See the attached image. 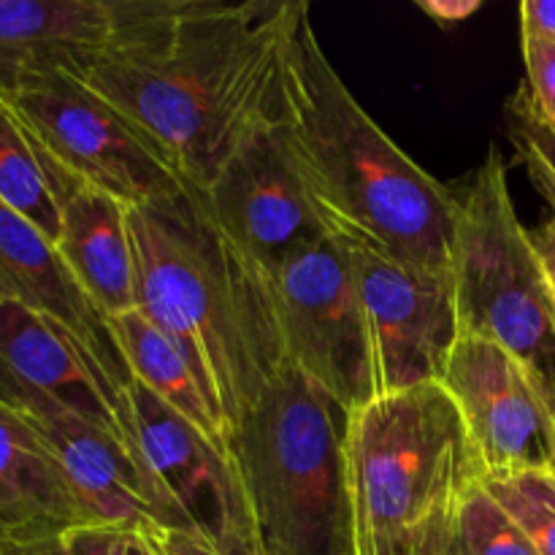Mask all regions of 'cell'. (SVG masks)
Listing matches in <instances>:
<instances>
[{
  "instance_id": "cell-1",
  "label": "cell",
  "mask_w": 555,
  "mask_h": 555,
  "mask_svg": "<svg viewBox=\"0 0 555 555\" xmlns=\"http://www.w3.org/2000/svg\"><path fill=\"white\" fill-rule=\"evenodd\" d=\"M298 0H128L79 79L206 190L271 114Z\"/></svg>"
},
{
  "instance_id": "cell-2",
  "label": "cell",
  "mask_w": 555,
  "mask_h": 555,
  "mask_svg": "<svg viewBox=\"0 0 555 555\" xmlns=\"http://www.w3.org/2000/svg\"><path fill=\"white\" fill-rule=\"evenodd\" d=\"M271 119L331 236H361L404 263L450 274L459 195L423 171L331 65L298 0Z\"/></svg>"
},
{
  "instance_id": "cell-3",
  "label": "cell",
  "mask_w": 555,
  "mask_h": 555,
  "mask_svg": "<svg viewBox=\"0 0 555 555\" xmlns=\"http://www.w3.org/2000/svg\"><path fill=\"white\" fill-rule=\"evenodd\" d=\"M128 233L135 309L184 352L233 437L287 366L274 282L228 242L195 184L128 209Z\"/></svg>"
},
{
  "instance_id": "cell-4",
  "label": "cell",
  "mask_w": 555,
  "mask_h": 555,
  "mask_svg": "<svg viewBox=\"0 0 555 555\" xmlns=\"http://www.w3.org/2000/svg\"><path fill=\"white\" fill-rule=\"evenodd\" d=\"M480 482L464 421L442 385L377 396L347 415L350 555H383L453 513Z\"/></svg>"
},
{
  "instance_id": "cell-5",
  "label": "cell",
  "mask_w": 555,
  "mask_h": 555,
  "mask_svg": "<svg viewBox=\"0 0 555 555\" xmlns=\"http://www.w3.org/2000/svg\"><path fill=\"white\" fill-rule=\"evenodd\" d=\"M347 415L285 366L231 437L255 534L287 555H350Z\"/></svg>"
},
{
  "instance_id": "cell-6",
  "label": "cell",
  "mask_w": 555,
  "mask_h": 555,
  "mask_svg": "<svg viewBox=\"0 0 555 555\" xmlns=\"http://www.w3.org/2000/svg\"><path fill=\"white\" fill-rule=\"evenodd\" d=\"M450 276L461 336L496 341L518 358L555 410V296L496 146L459 198Z\"/></svg>"
},
{
  "instance_id": "cell-7",
  "label": "cell",
  "mask_w": 555,
  "mask_h": 555,
  "mask_svg": "<svg viewBox=\"0 0 555 555\" xmlns=\"http://www.w3.org/2000/svg\"><path fill=\"white\" fill-rule=\"evenodd\" d=\"M3 103L49 160L128 209L179 195L190 184L135 119L76 74L27 81Z\"/></svg>"
},
{
  "instance_id": "cell-8",
  "label": "cell",
  "mask_w": 555,
  "mask_h": 555,
  "mask_svg": "<svg viewBox=\"0 0 555 555\" xmlns=\"http://www.w3.org/2000/svg\"><path fill=\"white\" fill-rule=\"evenodd\" d=\"M287 366L328 393L345 415L377 399L366 314L345 244L301 249L274 274Z\"/></svg>"
},
{
  "instance_id": "cell-9",
  "label": "cell",
  "mask_w": 555,
  "mask_h": 555,
  "mask_svg": "<svg viewBox=\"0 0 555 555\" xmlns=\"http://www.w3.org/2000/svg\"><path fill=\"white\" fill-rule=\"evenodd\" d=\"M128 404L135 469L157 524L195 531L225 555L247 553L258 534L233 455L139 383L130 385Z\"/></svg>"
},
{
  "instance_id": "cell-10",
  "label": "cell",
  "mask_w": 555,
  "mask_h": 555,
  "mask_svg": "<svg viewBox=\"0 0 555 555\" xmlns=\"http://www.w3.org/2000/svg\"><path fill=\"white\" fill-rule=\"evenodd\" d=\"M336 238L366 314L377 396L442 385L461 339L453 276L404 263L361 236Z\"/></svg>"
},
{
  "instance_id": "cell-11",
  "label": "cell",
  "mask_w": 555,
  "mask_h": 555,
  "mask_svg": "<svg viewBox=\"0 0 555 555\" xmlns=\"http://www.w3.org/2000/svg\"><path fill=\"white\" fill-rule=\"evenodd\" d=\"M442 388L464 421L482 482L555 475V410L518 358L496 341L461 336Z\"/></svg>"
},
{
  "instance_id": "cell-12",
  "label": "cell",
  "mask_w": 555,
  "mask_h": 555,
  "mask_svg": "<svg viewBox=\"0 0 555 555\" xmlns=\"http://www.w3.org/2000/svg\"><path fill=\"white\" fill-rule=\"evenodd\" d=\"M204 195L228 242L271 282L293 255L331 236L271 114Z\"/></svg>"
},
{
  "instance_id": "cell-13",
  "label": "cell",
  "mask_w": 555,
  "mask_h": 555,
  "mask_svg": "<svg viewBox=\"0 0 555 555\" xmlns=\"http://www.w3.org/2000/svg\"><path fill=\"white\" fill-rule=\"evenodd\" d=\"M0 301L38 314L74 341L133 439L128 404L133 377L112 323L76 282L57 244L5 204H0Z\"/></svg>"
},
{
  "instance_id": "cell-14",
  "label": "cell",
  "mask_w": 555,
  "mask_h": 555,
  "mask_svg": "<svg viewBox=\"0 0 555 555\" xmlns=\"http://www.w3.org/2000/svg\"><path fill=\"white\" fill-rule=\"evenodd\" d=\"M9 404L25 412L49 442L87 526H122L135 531L160 526L122 439L30 390H16Z\"/></svg>"
},
{
  "instance_id": "cell-15",
  "label": "cell",
  "mask_w": 555,
  "mask_h": 555,
  "mask_svg": "<svg viewBox=\"0 0 555 555\" xmlns=\"http://www.w3.org/2000/svg\"><path fill=\"white\" fill-rule=\"evenodd\" d=\"M125 14L128 0H0V103L41 76L81 74Z\"/></svg>"
},
{
  "instance_id": "cell-16",
  "label": "cell",
  "mask_w": 555,
  "mask_h": 555,
  "mask_svg": "<svg viewBox=\"0 0 555 555\" xmlns=\"http://www.w3.org/2000/svg\"><path fill=\"white\" fill-rule=\"evenodd\" d=\"M38 155L57 198V249L65 266L108 320L133 312L135 263L128 233V206L60 168L41 150Z\"/></svg>"
},
{
  "instance_id": "cell-17",
  "label": "cell",
  "mask_w": 555,
  "mask_h": 555,
  "mask_svg": "<svg viewBox=\"0 0 555 555\" xmlns=\"http://www.w3.org/2000/svg\"><path fill=\"white\" fill-rule=\"evenodd\" d=\"M16 390L43 396L114 434L135 461L128 428L74 341L38 314L0 301V396L11 401Z\"/></svg>"
},
{
  "instance_id": "cell-18",
  "label": "cell",
  "mask_w": 555,
  "mask_h": 555,
  "mask_svg": "<svg viewBox=\"0 0 555 555\" xmlns=\"http://www.w3.org/2000/svg\"><path fill=\"white\" fill-rule=\"evenodd\" d=\"M85 513L36 423L0 396V542L65 537Z\"/></svg>"
},
{
  "instance_id": "cell-19",
  "label": "cell",
  "mask_w": 555,
  "mask_h": 555,
  "mask_svg": "<svg viewBox=\"0 0 555 555\" xmlns=\"http://www.w3.org/2000/svg\"><path fill=\"white\" fill-rule=\"evenodd\" d=\"M108 323H112L133 383H139L168 410L184 417L209 442L231 453V431H228L225 417L220 415L215 399L204 388L184 352L139 309L112 318Z\"/></svg>"
},
{
  "instance_id": "cell-20",
  "label": "cell",
  "mask_w": 555,
  "mask_h": 555,
  "mask_svg": "<svg viewBox=\"0 0 555 555\" xmlns=\"http://www.w3.org/2000/svg\"><path fill=\"white\" fill-rule=\"evenodd\" d=\"M0 204L25 217L49 242L57 244L60 209L47 166L5 103H0Z\"/></svg>"
},
{
  "instance_id": "cell-21",
  "label": "cell",
  "mask_w": 555,
  "mask_h": 555,
  "mask_svg": "<svg viewBox=\"0 0 555 555\" xmlns=\"http://www.w3.org/2000/svg\"><path fill=\"white\" fill-rule=\"evenodd\" d=\"M448 555H540L486 486H475L450 515Z\"/></svg>"
},
{
  "instance_id": "cell-22",
  "label": "cell",
  "mask_w": 555,
  "mask_h": 555,
  "mask_svg": "<svg viewBox=\"0 0 555 555\" xmlns=\"http://www.w3.org/2000/svg\"><path fill=\"white\" fill-rule=\"evenodd\" d=\"M482 486L524 529L537 553L555 555V475L526 472V475L482 482Z\"/></svg>"
},
{
  "instance_id": "cell-23",
  "label": "cell",
  "mask_w": 555,
  "mask_h": 555,
  "mask_svg": "<svg viewBox=\"0 0 555 555\" xmlns=\"http://www.w3.org/2000/svg\"><path fill=\"white\" fill-rule=\"evenodd\" d=\"M507 135L518 152L529 179L555 211V135L537 119L524 90L515 92L504 106Z\"/></svg>"
},
{
  "instance_id": "cell-24",
  "label": "cell",
  "mask_w": 555,
  "mask_h": 555,
  "mask_svg": "<svg viewBox=\"0 0 555 555\" xmlns=\"http://www.w3.org/2000/svg\"><path fill=\"white\" fill-rule=\"evenodd\" d=\"M524 41L526 87L524 95L531 112L555 135V43L540 38H520Z\"/></svg>"
},
{
  "instance_id": "cell-25",
  "label": "cell",
  "mask_w": 555,
  "mask_h": 555,
  "mask_svg": "<svg viewBox=\"0 0 555 555\" xmlns=\"http://www.w3.org/2000/svg\"><path fill=\"white\" fill-rule=\"evenodd\" d=\"M63 540L68 555H155L144 531L122 526H79Z\"/></svg>"
},
{
  "instance_id": "cell-26",
  "label": "cell",
  "mask_w": 555,
  "mask_h": 555,
  "mask_svg": "<svg viewBox=\"0 0 555 555\" xmlns=\"http://www.w3.org/2000/svg\"><path fill=\"white\" fill-rule=\"evenodd\" d=\"M146 542L155 555H225L206 537L184 529H168V526H152L144 531Z\"/></svg>"
},
{
  "instance_id": "cell-27",
  "label": "cell",
  "mask_w": 555,
  "mask_h": 555,
  "mask_svg": "<svg viewBox=\"0 0 555 555\" xmlns=\"http://www.w3.org/2000/svg\"><path fill=\"white\" fill-rule=\"evenodd\" d=\"M450 515L431 520V524L423 526V529L401 537V540L396 542L393 547H388L383 555H448Z\"/></svg>"
},
{
  "instance_id": "cell-28",
  "label": "cell",
  "mask_w": 555,
  "mask_h": 555,
  "mask_svg": "<svg viewBox=\"0 0 555 555\" xmlns=\"http://www.w3.org/2000/svg\"><path fill=\"white\" fill-rule=\"evenodd\" d=\"M520 38H540V41L555 43V0L520 3Z\"/></svg>"
},
{
  "instance_id": "cell-29",
  "label": "cell",
  "mask_w": 555,
  "mask_h": 555,
  "mask_svg": "<svg viewBox=\"0 0 555 555\" xmlns=\"http://www.w3.org/2000/svg\"><path fill=\"white\" fill-rule=\"evenodd\" d=\"M417 9L431 16L437 25L448 27L469 20L472 14L482 9V3L480 0H417Z\"/></svg>"
},
{
  "instance_id": "cell-30",
  "label": "cell",
  "mask_w": 555,
  "mask_h": 555,
  "mask_svg": "<svg viewBox=\"0 0 555 555\" xmlns=\"http://www.w3.org/2000/svg\"><path fill=\"white\" fill-rule=\"evenodd\" d=\"M531 233V242H534L537 255H540L542 266H545V274L551 280L553 296H555V211L551 215V220L542 222L540 228H534Z\"/></svg>"
},
{
  "instance_id": "cell-31",
  "label": "cell",
  "mask_w": 555,
  "mask_h": 555,
  "mask_svg": "<svg viewBox=\"0 0 555 555\" xmlns=\"http://www.w3.org/2000/svg\"><path fill=\"white\" fill-rule=\"evenodd\" d=\"M0 555H68L63 537L25 542H0Z\"/></svg>"
},
{
  "instance_id": "cell-32",
  "label": "cell",
  "mask_w": 555,
  "mask_h": 555,
  "mask_svg": "<svg viewBox=\"0 0 555 555\" xmlns=\"http://www.w3.org/2000/svg\"><path fill=\"white\" fill-rule=\"evenodd\" d=\"M244 555H287V553L280 551V547L269 545V542H263V540H260V537H255L253 547H249V551L244 553Z\"/></svg>"
}]
</instances>
